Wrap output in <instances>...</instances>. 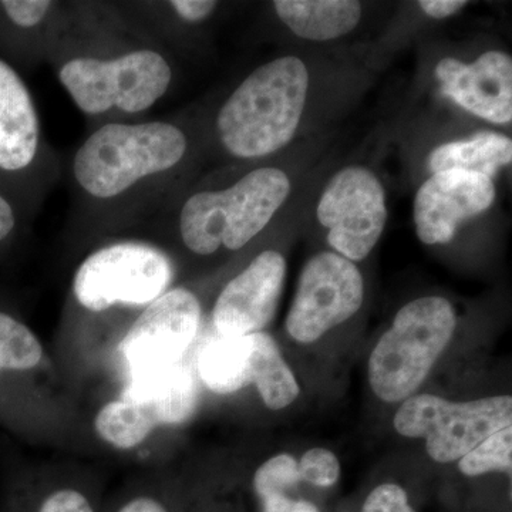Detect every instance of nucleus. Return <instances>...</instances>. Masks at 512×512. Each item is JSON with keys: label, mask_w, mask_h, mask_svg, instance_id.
<instances>
[{"label": "nucleus", "mask_w": 512, "mask_h": 512, "mask_svg": "<svg viewBox=\"0 0 512 512\" xmlns=\"http://www.w3.org/2000/svg\"><path fill=\"white\" fill-rule=\"evenodd\" d=\"M315 93V72L303 57L284 55L261 64L218 111L221 147L247 161L279 153L301 133Z\"/></svg>", "instance_id": "1"}, {"label": "nucleus", "mask_w": 512, "mask_h": 512, "mask_svg": "<svg viewBox=\"0 0 512 512\" xmlns=\"http://www.w3.org/2000/svg\"><path fill=\"white\" fill-rule=\"evenodd\" d=\"M292 188L288 171L262 165L227 187L194 192L178 214L181 242L201 258L241 251L271 225Z\"/></svg>", "instance_id": "2"}, {"label": "nucleus", "mask_w": 512, "mask_h": 512, "mask_svg": "<svg viewBox=\"0 0 512 512\" xmlns=\"http://www.w3.org/2000/svg\"><path fill=\"white\" fill-rule=\"evenodd\" d=\"M188 146L183 128L167 121L107 123L74 154V180L90 197L113 200L173 171L187 157Z\"/></svg>", "instance_id": "3"}, {"label": "nucleus", "mask_w": 512, "mask_h": 512, "mask_svg": "<svg viewBox=\"0 0 512 512\" xmlns=\"http://www.w3.org/2000/svg\"><path fill=\"white\" fill-rule=\"evenodd\" d=\"M458 325L447 298L421 296L397 311L367 360V380L377 399L403 403L423 386L446 352Z\"/></svg>", "instance_id": "4"}, {"label": "nucleus", "mask_w": 512, "mask_h": 512, "mask_svg": "<svg viewBox=\"0 0 512 512\" xmlns=\"http://www.w3.org/2000/svg\"><path fill=\"white\" fill-rule=\"evenodd\" d=\"M59 80L87 116L110 110L137 114L151 109L170 89L173 69L156 50L113 57H74L60 67Z\"/></svg>", "instance_id": "5"}, {"label": "nucleus", "mask_w": 512, "mask_h": 512, "mask_svg": "<svg viewBox=\"0 0 512 512\" xmlns=\"http://www.w3.org/2000/svg\"><path fill=\"white\" fill-rule=\"evenodd\" d=\"M512 424L510 394L453 402L436 394H414L400 403L394 430L424 440L427 456L439 464L456 463L491 434Z\"/></svg>", "instance_id": "6"}, {"label": "nucleus", "mask_w": 512, "mask_h": 512, "mask_svg": "<svg viewBox=\"0 0 512 512\" xmlns=\"http://www.w3.org/2000/svg\"><path fill=\"white\" fill-rule=\"evenodd\" d=\"M173 279V262L160 248L146 242H116L84 259L74 274L73 293L89 312L116 306L144 309L170 289Z\"/></svg>", "instance_id": "7"}, {"label": "nucleus", "mask_w": 512, "mask_h": 512, "mask_svg": "<svg viewBox=\"0 0 512 512\" xmlns=\"http://www.w3.org/2000/svg\"><path fill=\"white\" fill-rule=\"evenodd\" d=\"M315 215L330 251L353 264L365 261L382 239L389 218L379 175L362 164L340 168L320 192Z\"/></svg>", "instance_id": "8"}, {"label": "nucleus", "mask_w": 512, "mask_h": 512, "mask_svg": "<svg viewBox=\"0 0 512 512\" xmlns=\"http://www.w3.org/2000/svg\"><path fill=\"white\" fill-rule=\"evenodd\" d=\"M365 278L357 264L322 251L303 265L285 329L299 345H313L355 318L365 303Z\"/></svg>", "instance_id": "9"}, {"label": "nucleus", "mask_w": 512, "mask_h": 512, "mask_svg": "<svg viewBox=\"0 0 512 512\" xmlns=\"http://www.w3.org/2000/svg\"><path fill=\"white\" fill-rule=\"evenodd\" d=\"M202 308L185 288L168 289L146 306L121 339L128 376L185 359L200 333Z\"/></svg>", "instance_id": "10"}, {"label": "nucleus", "mask_w": 512, "mask_h": 512, "mask_svg": "<svg viewBox=\"0 0 512 512\" xmlns=\"http://www.w3.org/2000/svg\"><path fill=\"white\" fill-rule=\"evenodd\" d=\"M494 180L473 171L450 170L431 174L413 200V222L424 245H446L458 228L493 207Z\"/></svg>", "instance_id": "11"}, {"label": "nucleus", "mask_w": 512, "mask_h": 512, "mask_svg": "<svg viewBox=\"0 0 512 512\" xmlns=\"http://www.w3.org/2000/svg\"><path fill=\"white\" fill-rule=\"evenodd\" d=\"M288 262L278 249L259 252L239 274L221 289L212 326L225 338L265 332L274 320L284 291Z\"/></svg>", "instance_id": "12"}, {"label": "nucleus", "mask_w": 512, "mask_h": 512, "mask_svg": "<svg viewBox=\"0 0 512 512\" xmlns=\"http://www.w3.org/2000/svg\"><path fill=\"white\" fill-rule=\"evenodd\" d=\"M440 93L477 119L507 126L512 120V59L503 50H485L476 59L444 57L434 66Z\"/></svg>", "instance_id": "13"}, {"label": "nucleus", "mask_w": 512, "mask_h": 512, "mask_svg": "<svg viewBox=\"0 0 512 512\" xmlns=\"http://www.w3.org/2000/svg\"><path fill=\"white\" fill-rule=\"evenodd\" d=\"M39 150L35 101L18 70L0 56V185L13 197L16 184L35 165Z\"/></svg>", "instance_id": "14"}, {"label": "nucleus", "mask_w": 512, "mask_h": 512, "mask_svg": "<svg viewBox=\"0 0 512 512\" xmlns=\"http://www.w3.org/2000/svg\"><path fill=\"white\" fill-rule=\"evenodd\" d=\"M137 404L158 426L183 424L200 403V379L190 357L158 369L128 376L121 393Z\"/></svg>", "instance_id": "15"}, {"label": "nucleus", "mask_w": 512, "mask_h": 512, "mask_svg": "<svg viewBox=\"0 0 512 512\" xmlns=\"http://www.w3.org/2000/svg\"><path fill=\"white\" fill-rule=\"evenodd\" d=\"M259 365V332L225 338L215 333L201 346L194 362L200 383L218 396L254 386Z\"/></svg>", "instance_id": "16"}, {"label": "nucleus", "mask_w": 512, "mask_h": 512, "mask_svg": "<svg viewBox=\"0 0 512 512\" xmlns=\"http://www.w3.org/2000/svg\"><path fill=\"white\" fill-rule=\"evenodd\" d=\"M272 8L293 36L318 43L349 36L363 18L355 0H276Z\"/></svg>", "instance_id": "17"}, {"label": "nucleus", "mask_w": 512, "mask_h": 512, "mask_svg": "<svg viewBox=\"0 0 512 512\" xmlns=\"http://www.w3.org/2000/svg\"><path fill=\"white\" fill-rule=\"evenodd\" d=\"M512 141L495 131H478L460 140L446 141L430 151L426 167L430 175L463 170L487 175L491 180L511 165Z\"/></svg>", "instance_id": "18"}, {"label": "nucleus", "mask_w": 512, "mask_h": 512, "mask_svg": "<svg viewBox=\"0 0 512 512\" xmlns=\"http://www.w3.org/2000/svg\"><path fill=\"white\" fill-rule=\"evenodd\" d=\"M255 387L265 406L274 412L292 406L301 394L298 380L282 356L274 336L268 332H261L259 369Z\"/></svg>", "instance_id": "19"}, {"label": "nucleus", "mask_w": 512, "mask_h": 512, "mask_svg": "<svg viewBox=\"0 0 512 512\" xmlns=\"http://www.w3.org/2000/svg\"><path fill=\"white\" fill-rule=\"evenodd\" d=\"M156 429L157 424L140 406L123 397L104 404L94 419L97 436L119 450L140 446Z\"/></svg>", "instance_id": "20"}, {"label": "nucleus", "mask_w": 512, "mask_h": 512, "mask_svg": "<svg viewBox=\"0 0 512 512\" xmlns=\"http://www.w3.org/2000/svg\"><path fill=\"white\" fill-rule=\"evenodd\" d=\"M42 359L43 346L35 333L12 313L0 309V372H30Z\"/></svg>", "instance_id": "21"}, {"label": "nucleus", "mask_w": 512, "mask_h": 512, "mask_svg": "<svg viewBox=\"0 0 512 512\" xmlns=\"http://www.w3.org/2000/svg\"><path fill=\"white\" fill-rule=\"evenodd\" d=\"M458 471L463 476L476 478L488 473H511L512 426L491 434L470 453L457 461Z\"/></svg>", "instance_id": "22"}, {"label": "nucleus", "mask_w": 512, "mask_h": 512, "mask_svg": "<svg viewBox=\"0 0 512 512\" xmlns=\"http://www.w3.org/2000/svg\"><path fill=\"white\" fill-rule=\"evenodd\" d=\"M6 512H97L89 494L76 487H57L40 495L33 503L10 498Z\"/></svg>", "instance_id": "23"}, {"label": "nucleus", "mask_w": 512, "mask_h": 512, "mask_svg": "<svg viewBox=\"0 0 512 512\" xmlns=\"http://www.w3.org/2000/svg\"><path fill=\"white\" fill-rule=\"evenodd\" d=\"M298 460L288 453L276 454L256 468L252 487L256 497L271 494H288V490L301 483Z\"/></svg>", "instance_id": "24"}, {"label": "nucleus", "mask_w": 512, "mask_h": 512, "mask_svg": "<svg viewBox=\"0 0 512 512\" xmlns=\"http://www.w3.org/2000/svg\"><path fill=\"white\" fill-rule=\"evenodd\" d=\"M301 480L319 488H330L340 478L339 458L328 448L315 447L305 451L298 461Z\"/></svg>", "instance_id": "25"}, {"label": "nucleus", "mask_w": 512, "mask_h": 512, "mask_svg": "<svg viewBox=\"0 0 512 512\" xmlns=\"http://www.w3.org/2000/svg\"><path fill=\"white\" fill-rule=\"evenodd\" d=\"M360 512H416L402 485L383 483L367 495Z\"/></svg>", "instance_id": "26"}, {"label": "nucleus", "mask_w": 512, "mask_h": 512, "mask_svg": "<svg viewBox=\"0 0 512 512\" xmlns=\"http://www.w3.org/2000/svg\"><path fill=\"white\" fill-rule=\"evenodd\" d=\"M20 227L18 201L0 185V251L15 239Z\"/></svg>", "instance_id": "27"}, {"label": "nucleus", "mask_w": 512, "mask_h": 512, "mask_svg": "<svg viewBox=\"0 0 512 512\" xmlns=\"http://www.w3.org/2000/svg\"><path fill=\"white\" fill-rule=\"evenodd\" d=\"M175 15L187 23H201L210 18L217 9L214 0H174L170 2Z\"/></svg>", "instance_id": "28"}, {"label": "nucleus", "mask_w": 512, "mask_h": 512, "mask_svg": "<svg viewBox=\"0 0 512 512\" xmlns=\"http://www.w3.org/2000/svg\"><path fill=\"white\" fill-rule=\"evenodd\" d=\"M468 5L470 2L466 0H420L417 2V6L423 10L424 15L436 20L451 18Z\"/></svg>", "instance_id": "29"}, {"label": "nucleus", "mask_w": 512, "mask_h": 512, "mask_svg": "<svg viewBox=\"0 0 512 512\" xmlns=\"http://www.w3.org/2000/svg\"><path fill=\"white\" fill-rule=\"evenodd\" d=\"M113 512H173L163 498L140 494L123 501Z\"/></svg>", "instance_id": "30"}, {"label": "nucleus", "mask_w": 512, "mask_h": 512, "mask_svg": "<svg viewBox=\"0 0 512 512\" xmlns=\"http://www.w3.org/2000/svg\"><path fill=\"white\" fill-rule=\"evenodd\" d=\"M293 501L288 494H271L259 498L262 512H292Z\"/></svg>", "instance_id": "31"}, {"label": "nucleus", "mask_w": 512, "mask_h": 512, "mask_svg": "<svg viewBox=\"0 0 512 512\" xmlns=\"http://www.w3.org/2000/svg\"><path fill=\"white\" fill-rule=\"evenodd\" d=\"M292 512H320L318 505L313 504L309 500H295L293 501Z\"/></svg>", "instance_id": "32"}]
</instances>
